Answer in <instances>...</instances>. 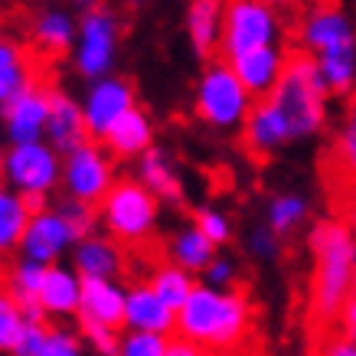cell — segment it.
Listing matches in <instances>:
<instances>
[{
    "label": "cell",
    "mask_w": 356,
    "mask_h": 356,
    "mask_svg": "<svg viewBox=\"0 0 356 356\" xmlns=\"http://www.w3.org/2000/svg\"><path fill=\"white\" fill-rule=\"evenodd\" d=\"M252 301L238 288H209L196 281L186 304L177 311V330L173 334L200 343L209 353H232L245 343L252 334Z\"/></svg>",
    "instance_id": "obj_1"
},
{
    "label": "cell",
    "mask_w": 356,
    "mask_h": 356,
    "mask_svg": "<svg viewBox=\"0 0 356 356\" xmlns=\"http://www.w3.org/2000/svg\"><path fill=\"white\" fill-rule=\"evenodd\" d=\"M311 271V317L317 324H334L353 294L356 236L343 219H321L307 232Z\"/></svg>",
    "instance_id": "obj_2"
},
{
    "label": "cell",
    "mask_w": 356,
    "mask_h": 356,
    "mask_svg": "<svg viewBox=\"0 0 356 356\" xmlns=\"http://www.w3.org/2000/svg\"><path fill=\"white\" fill-rule=\"evenodd\" d=\"M271 98L284 111V118L294 131V140H311L324 134V128L330 124V92H327L314 56H307L304 49L288 53L284 76L275 86Z\"/></svg>",
    "instance_id": "obj_3"
},
{
    "label": "cell",
    "mask_w": 356,
    "mask_h": 356,
    "mask_svg": "<svg viewBox=\"0 0 356 356\" xmlns=\"http://www.w3.org/2000/svg\"><path fill=\"white\" fill-rule=\"evenodd\" d=\"M252 105H255V98L242 86V79L236 76L232 63L222 59V56L206 59L203 72L196 76V86H193L196 121L219 131V134H232V131L242 128V121L248 118Z\"/></svg>",
    "instance_id": "obj_4"
},
{
    "label": "cell",
    "mask_w": 356,
    "mask_h": 356,
    "mask_svg": "<svg viewBox=\"0 0 356 356\" xmlns=\"http://www.w3.org/2000/svg\"><path fill=\"white\" fill-rule=\"evenodd\" d=\"M98 222L121 245H144L161 226V200L138 177H118L98 203Z\"/></svg>",
    "instance_id": "obj_5"
},
{
    "label": "cell",
    "mask_w": 356,
    "mask_h": 356,
    "mask_svg": "<svg viewBox=\"0 0 356 356\" xmlns=\"http://www.w3.org/2000/svg\"><path fill=\"white\" fill-rule=\"evenodd\" d=\"M0 184L17 190L36 213V209L49 206V196L63 186V154L46 138L26 140V144H7Z\"/></svg>",
    "instance_id": "obj_6"
},
{
    "label": "cell",
    "mask_w": 356,
    "mask_h": 356,
    "mask_svg": "<svg viewBox=\"0 0 356 356\" xmlns=\"http://www.w3.org/2000/svg\"><path fill=\"white\" fill-rule=\"evenodd\" d=\"M121 56V13L108 3L95 10L79 13L76 46L69 53L72 72L82 82H95L102 76H111Z\"/></svg>",
    "instance_id": "obj_7"
},
{
    "label": "cell",
    "mask_w": 356,
    "mask_h": 356,
    "mask_svg": "<svg viewBox=\"0 0 356 356\" xmlns=\"http://www.w3.org/2000/svg\"><path fill=\"white\" fill-rule=\"evenodd\" d=\"M284 40V17L265 0H226L222 13V36H219V56L236 59V56L271 46Z\"/></svg>",
    "instance_id": "obj_8"
},
{
    "label": "cell",
    "mask_w": 356,
    "mask_h": 356,
    "mask_svg": "<svg viewBox=\"0 0 356 356\" xmlns=\"http://www.w3.org/2000/svg\"><path fill=\"white\" fill-rule=\"evenodd\" d=\"M118 180V161L102 140L88 138L72 151L63 154V190L65 196H76L86 203L98 206Z\"/></svg>",
    "instance_id": "obj_9"
},
{
    "label": "cell",
    "mask_w": 356,
    "mask_h": 356,
    "mask_svg": "<svg viewBox=\"0 0 356 356\" xmlns=\"http://www.w3.org/2000/svg\"><path fill=\"white\" fill-rule=\"evenodd\" d=\"M298 43L314 59L356 53V20L337 0H317L311 10L301 17Z\"/></svg>",
    "instance_id": "obj_10"
},
{
    "label": "cell",
    "mask_w": 356,
    "mask_h": 356,
    "mask_svg": "<svg viewBox=\"0 0 356 356\" xmlns=\"http://www.w3.org/2000/svg\"><path fill=\"white\" fill-rule=\"evenodd\" d=\"M79 102H82L88 138L102 140L121 115H128V111L138 105V92H134V82H131V79L111 72V76H102V79H95V82H88Z\"/></svg>",
    "instance_id": "obj_11"
},
{
    "label": "cell",
    "mask_w": 356,
    "mask_h": 356,
    "mask_svg": "<svg viewBox=\"0 0 356 356\" xmlns=\"http://www.w3.org/2000/svg\"><path fill=\"white\" fill-rule=\"evenodd\" d=\"M76 242H79L76 232L69 229L63 213L56 206H43V209L30 213V222L23 229L17 255H23V259H30V261H40V265H56V261L69 259V252H72Z\"/></svg>",
    "instance_id": "obj_12"
},
{
    "label": "cell",
    "mask_w": 356,
    "mask_h": 356,
    "mask_svg": "<svg viewBox=\"0 0 356 356\" xmlns=\"http://www.w3.org/2000/svg\"><path fill=\"white\" fill-rule=\"evenodd\" d=\"M238 138H242V147H245L252 157H275L284 147L298 144L294 140V131L284 118V111L275 105V98H255V105L248 111V118L242 121L238 128Z\"/></svg>",
    "instance_id": "obj_13"
},
{
    "label": "cell",
    "mask_w": 356,
    "mask_h": 356,
    "mask_svg": "<svg viewBox=\"0 0 356 356\" xmlns=\"http://www.w3.org/2000/svg\"><path fill=\"white\" fill-rule=\"evenodd\" d=\"M79 13L65 0H46L30 17V43L40 56H69L76 46Z\"/></svg>",
    "instance_id": "obj_14"
},
{
    "label": "cell",
    "mask_w": 356,
    "mask_h": 356,
    "mask_svg": "<svg viewBox=\"0 0 356 356\" xmlns=\"http://www.w3.org/2000/svg\"><path fill=\"white\" fill-rule=\"evenodd\" d=\"M46 115H49V86L23 88L3 105V140L7 144H26V140L46 138Z\"/></svg>",
    "instance_id": "obj_15"
},
{
    "label": "cell",
    "mask_w": 356,
    "mask_h": 356,
    "mask_svg": "<svg viewBox=\"0 0 356 356\" xmlns=\"http://www.w3.org/2000/svg\"><path fill=\"white\" fill-rule=\"evenodd\" d=\"M46 140L53 144L59 154L72 151L79 144L88 140L86 115H82V102L69 95L65 88L49 86V115H46Z\"/></svg>",
    "instance_id": "obj_16"
},
{
    "label": "cell",
    "mask_w": 356,
    "mask_h": 356,
    "mask_svg": "<svg viewBox=\"0 0 356 356\" xmlns=\"http://www.w3.org/2000/svg\"><path fill=\"white\" fill-rule=\"evenodd\" d=\"M284 65H288V49L281 43L259 46V49H248V53L232 59V69L242 79V86L252 92V98L271 95L284 76Z\"/></svg>",
    "instance_id": "obj_17"
},
{
    "label": "cell",
    "mask_w": 356,
    "mask_h": 356,
    "mask_svg": "<svg viewBox=\"0 0 356 356\" xmlns=\"http://www.w3.org/2000/svg\"><path fill=\"white\" fill-rule=\"evenodd\" d=\"M69 265L82 278H121L124 271V248L108 232L82 236L69 252Z\"/></svg>",
    "instance_id": "obj_18"
},
{
    "label": "cell",
    "mask_w": 356,
    "mask_h": 356,
    "mask_svg": "<svg viewBox=\"0 0 356 356\" xmlns=\"http://www.w3.org/2000/svg\"><path fill=\"white\" fill-rule=\"evenodd\" d=\"M121 330H154V334L170 337L177 330V311L157 298V291L147 281H134V284H128V294H124Z\"/></svg>",
    "instance_id": "obj_19"
},
{
    "label": "cell",
    "mask_w": 356,
    "mask_h": 356,
    "mask_svg": "<svg viewBox=\"0 0 356 356\" xmlns=\"http://www.w3.org/2000/svg\"><path fill=\"white\" fill-rule=\"evenodd\" d=\"M79 298H82V275L72 265H63V261L46 265L43 284H40V294H36L46 321L79 317Z\"/></svg>",
    "instance_id": "obj_20"
},
{
    "label": "cell",
    "mask_w": 356,
    "mask_h": 356,
    "mask_svg": "<svg viewBox=\"0 0 356 356\" xmlns=\"http://www.w3.org/2000/svg\"><path fill=\"white\" fill-rule=\"evenodd\" d=\"M40 82V63L23 40L0 33V105Z\"/></svg>",
    "instance_id": "obj_21"
},
{
    "label": "cell",
    "mask_w": 356,
    "mask_h": 356,
    "mask_svg": "<svg viewBox=\"0 0 356 356\" xmlns=\"http://www.w3.org/2000/svg\"><path fill=\"white\" fill-rule=\"evenodd\" d=\"M134 177H138L140 184L147 186L161 203H184V193H186L184 177L177 170L170 151L161 147V144H151V147L134 161Z\"/></svg>",
    "instance_id": "obj_22"
},
{
    "label": "cell",
    "mask_w": 356,
    "mask_h": 356,
    "mask_svg": "<svg viewBox=\"0 0 356 356\" xmlns=\"http://www.w3.org/2000/svg\"><path fill=\"white\" fill-rule=\"evenodd\" d=\"M124 294L128 288L118 278H82L79 321L121 327L124 324Z\"/></svg>",
    "instance_id": "obj_23"
},
{
    "label": "cell",
    "mask_w": 356,
    "mask_h": 356,
    "mask_svg": "<svg viewBox=\"0 0 356 356\" xmlns=\"http://www.w3.org/2000/svg\"><path fill=\"white\" fill-rule=\"evenodd\" d=\"M222 13H226V0H190L186 3V43L200 59H213L219 56V36H222Z\"/></svg>",
    "instance_id": "obj_24"
},
{
    "label": "cell",
    "mask_w": 356,
    "mask_h": 356,
    "mask_svg": "<svg viewBox=\"0 0 356 356\" xmlns=\"http://www.w3.org/2000/svg\"><path fill=\"white\" fill-rule=\"evenodd\" d=\"M154 118L147 111L134 105L128 115H121L115 124L108 128V134L102 138V144L115 154V161H138L140 154L154 144Z\"/></svg>",
    "instance_id": "obj_25"
},
{
    "label": "cell",
    "mask_w": 356,
    "mask_h": 356,
    "mask_svg": "<svg viewBox=\"0 0 356 356\" xmlns=\"http://www.w3.org/2000/svg\"><path fill=\"white\" fill-rule=\"evenodd\" d=\"M43 275H46V265L23 259V255H17L13 265L7 268V275H3V291L23 307V317H26V321H46L43 307L36 301L40 284H43Z\"/></svg>",
    "instance_id": "obj_26"
},
{
    "label": "cell",
    "mask_w": 356,
    "mask_h": 356,
    "mask_svg": "<svg viewBox=\"0 0 356 356\" xmlns=\"http://www.w3.org/2000/svg\"><path fill=\"white\" fill-rule=\"evenodd\" d=\"M311 213H314V203L304 193L281 190V193L268 196V203H265V226L275 229L281 238H288L311 222Z\"/></svg>",
    "instance_id": "obj_27"
},
{
    "label": "cell",
    "mask_w": 356,
    "mask_h": 356,
    "mask_svg": "<svg viewBox=\"0 0 356 356\" xmlns=\"http://www.w3.org/2000/svg\"><path fill=\"white\" fill-rule=\"evenodd\" d=\"M30 213H33L30 203L17 190L0 184V259L3 255H17L23 229L30 222Z\"/></svg>",
    "instance_id": "obj_28"
},
{
    "label": "cell",
    "mask_w": 356,
    "mask_h": 356,
    "mask_svg": "<svg viewBox=\"0 0 356 356\" xmlns=\"http://www.w3.org/2000/svg\"><path fill=\"white\" fill-rule=\"evenodd\" d=\"M219 248L209 242V238L200 232V229L190 222V226L177 229L170 236V245H167V255H170V261H177L180 268L193 271V275H200V271L213 261V255H216Z\"/></svg>",
    "instance_id": "obj_29"
},
{
    "label": "cell",
    "mask_w": 356,
    "mask_h": 356,
    "mask_svg": "<svg viewBox=\"0 0 356 356\" xmlns=\"http://www.w3.org/2000/svg\"><path fill=\"white\" fill-rule=\"evenodd\" d=\"M147 284H151L154 291H157V298H161L167 307H173V311H180L186 304V298H190V291L196 288V275L193 271L180 268L177 261H161V265H154L151 275H147Z\"/></svg>",
    "instance_id": "obj_30"
},
{
    "label": "cell",
    "mask_w": 356,
    "mask_h": 356,
    "mask_svg": "<svg viewBox=\"0 0 356 356\" xmlns=\"http://www.w3.org/2000/svg\"><path fill=\"white\" fill-rule=\"evenodd\" d=\"M193 226L203 232L209 242L216 248L229 245L232 242V236H236V226H232V219H229V213H222L219 206L213 203H200L193 209Z\"/></svg>",
    "instance_id": "obj_31"
},
{
    "label": "cell",
    "mask_w": 356,
    "mask_h": 356,
    "mask_svg": "<svg viewBox=\"0 0 356 356\" xmlns=\"http://www.w3.org/2000/svg\"><path fill=\"white\" fill-rule=\"evenodd\" d=\"M53 206L63 213V219L69 222V229L76 232V238L92 236V232H98V226H102V222H98V206L86 203V200H76V196L63 193V200Z\"/></svg>",
    "instance_id": "obj_32"
},
{
    "label": "cell",
    "mask_w": 356,
    "mask_h": 356,
    "mask_svg": "<svg viewBox=\"0 0 356 356\" xmlns=\"http://www.w3.org/2000/svg\"><path fill=\"white\" fill-rule=\"evenodd\" d=\"M334 154H337V161H340V170H343L356 186V92L350 95V108H346L340 134H337Z\"/></svg>",
    "instance_id": "obj_33"
},
{
    "label": "cell",
    "mask_w": 356,
    "mask_h": 356,
    "mask_svg": "<svg viewBox=\"0 0 356 356\" xmlns=\"http://www.w3.org/2000/svg\"><path fill=\"white\" fill-rule=\"evenodd\" d=\"M167 340H170L167 334H154V330H121L115 356H163Z\"/></svg>",
    "instance_id": "obj_34"
},
{
    "label": "cell",
    "mask_w": 356,
    "mask_h": 356,
    "mask_svg": "<svg viewBox=\"0 0 356 356\" xmlns=\"http://www.w3.org/2000/svg\"><path fill=\"white\" fill-rule=\"evenodd\" d=\"M26 317H23V307L13 301L7 291H0V356H10L17 337H20Z\"/></svg>",
    "instance_id": "obj_35"
},
{
    "label": "cell",
    "mask_w": 356,
    "mask_h": 356,
    "mask_svg": "<svg viewBox=\"0 0 356 356\" xmlns=\"http://www.w3.org/2000/svg\"><path fill=\"white\" fill-rule=\"evenodd\" d=\"M40 356H88V346L79 330H72V327H65V324H56V327H49Z\"/></svg>",
    "instance_id": "obj_36"
},
{
    "label": "cell",
    "mask_w": 356,
    "mask_h": 356,
    "mask_svg": "<svg viewBox=\"0 0 356 356\" xmlns=\"http://www.w3.org/2000/svg\"><path fill=\"white\" fill-rule=\"evenodd\" d=\"M245 252L255 261H265V265H271V261L281 259V252H284V238H281L275 229H268L265 222H261V226H255L252 232H248Z\"/></svg>",
    "instance_id": "obj_37"
},
{
    "label": "cell",
    "mask_w": 356,
    "mask_h": 356,
    "mask_svg": "<svg viewBox=\"0 0 356 356\" xmlns=\"http://www.w3.org/2000/svg\"><path fill=\"white\" fill-rule=\"evenodd\" d=\"M79 334H82V340H86L88 353H95V356H115V353H118L121 327L92 324V321H79Z\"/></svg>",
    "instance_id": "obj_38"
},
{
    "label": "cell",
    "mask_w": 356,
    "mask_h": 356,
    "mask_svg": "<svg viewBox=\"0 0 356 356\" xmlns=\"http://www.w3.org/2000/svg\"><path fill=\"white\" fill-rule=\"evenodd\" d=\"M200 275H203V284L229 291V288H238L242 268H238V261L232 259V255H222V252H216V255H213V261H209V265H206Z\"/></svg>",
    "instance_id": "obj_39"
},
{
    "label": "cell",
    "mask_w": 356,
    "mask_h": 356,
    "mask_svg": "<svg viewBox=\"0 0 356 356\" xmlns=\"http://www.w3.org/2000/svg\"><path fill=\"white\" fill-rule=\"evenodd\" d=\"M46 334H49V321H26L17 337V343H13L10 356H40L46 343Z\"/></svg>",
    "instance_id": "obj_40"
},
{
    "label": "cell",
    "mask_w": 356,
    "mask_h": 356,
    "mask_svg": "<svg viewBox=\"0 0 356 356\" xmlns=\"http://www.w3.org/2000/svg\"><path fill=\"white\" fill-rule=\"evenodd\" d=\"M163 356H213V353L203 350L200 343H193V340H186V337L170 334V340H167V353Z\"/></svg>",
    "instance_id": "obj_41"
},
{
    "label": "cell",
    "mask_w": 356,
    "mask_h": 356,
    "mask_svg": "<svg viewBox=\"0 0 356 356\" xmlns=\"http://www.w3.org/2000/svg\"><path fill=\"white\" fill-rule=\"evenodd\" d=\"M321 356H356V340L353 337H330L321 350Z\"/></svg>",
    "instance_id": "obj_42"
},
{
    "label": "cell",
    "mask_w": 356,
    "mask_h": 356,
    "mask_svg": "<svg viewBox=\"0 0 356 356\" xmlns=\"http://www.w3.org/2000/svg\"><path fill=\"white\" fill-rule=\"evenodd\" d=\"M337 321H340V327H343V334L356 340V294H350V298H346L343 311H340V317H337Z\"/></svg>",
    "instance_id": "obj_43"
},
{
    "label": "cell",
    "mask_w": 356,
    "mask_h": 356,
    "mask_svg": "<svg viewBox=\"0 0 356 356\" xmlns=\"http://www.w3.org/2000/svg\"><path fill=\"white\" fill-rule=\"evenodd\" d=\"M343 222L350 229H353V236H356V190L350 193V200H346V209H343Z\"/></svg>",
    "instance_id": "obj_44"
},
{
    "label": "cell",
    "mask_w": 356,
    "mask_h": 356,
    "mask_svg": "<svg viewBox=\"0 0 356 356\" xmlns=\"http://www.w3.org/2000/svg\"><path fill=\"white\" fill-rule=\"evenodd\" d=\"M65 3H69V7H72L76 13H86V10H95V7H102L105 0H65Z\"/></svg>",
    "instance_id": "obj_45"
},
{
    "label": "cell",
    "mask_w": 356,
    "mask_h": 356,
    "mask_svg": "<svg viewBox=\"0 0 356 356\" xmlns=\"http://www.w3.org/2000/svg\"><path fill=\"white\" fill-rule=\"evenodd\" d=\"M265 3H271V7L281 13H288V10H294V7H301L304 0H265Z\"/></svg>",
    "instance_id": "obj_46"
},
{
    "label": "cell",
    "mask_w": 356,
    "mask_h": 356,
    "mask_svg": "<svg viewBox=\"0 0 356 356\" xmlns=\"http://www.w3.org/2000/svg\"><path fill=\"white\" fill-rule=\"evenodd\" d=\"M124 3H128V7H134V10H144L151 0H124Z\"/></svg>",
    "instance_id": "obj_47"
},
{
    "label": "cell",
    "mask_w": 356,
    "mask_h": 356,
    "mask_svg": "<svg viewBox=\"0 0 356 356\" xmlns=\"http://www.w3.org/2000/svg\"><path fill=\"white\" fill-rule=\"evenodd\" d=\"M3 151H7V147H3V140H0V180H3Z\"/></svg>",
    "instance_id": "obj_48"
},
{
    "label": "cell",
    "mask_w": 356,
    "mask_h": 356,
    "mask_svg": "<svg viewBox=\"0 0 356 356\" xmlns=\"http://www.w3.org/2000/svg\"><path fill=\"white\" fill-rule=\"evenodd\" d=\"M0 140H3V105H0Z\"/></svg>",
    "instance_id": "obj_49"
},
{
    "label": "cell",
    "mask_w": 356,
    "mask_h": 356,
    "mask_svg": "<svg viewBox=\"0 0 356 356\" xmlns=\"http://www.w3.org/2000/svg\"><path fill=\"white\" fill-rule=\"evenodd\" d=\"M353 294H356V265H353Z\"/></svg>",
    "instance_id": "obj_50"
},
{
    "label": "cell",
    "mask_w": 356,
    "mask_h": 356,
    "mask_svg": "<svg viewBox=\"0 0 356 356\" xmlns=\"http://www.w3.org/2000/svg\"><path fill=\"white\" fill-rule=\"evenodd\" d=\"M301 356H311V353H301Z\"/></svg>",
    "instance_id": "obj_51"
}]
</instances>
